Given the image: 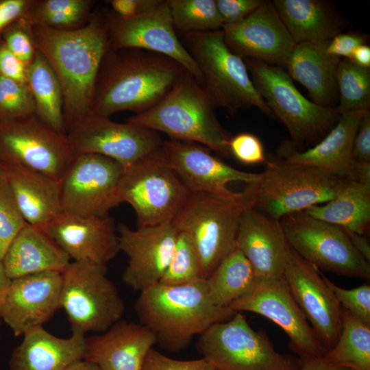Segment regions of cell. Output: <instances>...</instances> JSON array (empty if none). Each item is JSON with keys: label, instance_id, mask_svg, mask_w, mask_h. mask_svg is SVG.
<instances>
[{"label": "cell", "instance_id": "6da1fadb", "mask_svg": "<svg viewBox=\"0 0 370 370\" xmlns=\"http://www.w3.org/2000/svg\"><path fill=\"white\" fill-rule=\"evenodd\" d=\"M106 10L92 12L79 29L33 27L36 49L47 60L62 88L66 132L91 112L96 78L109 49Z\"/></svg>", "mask_w": 370, "mask_h": 370}, {"label": "cell", "instance_id": "7a4b0ae2", "mask_svg": "<svg viewBox=\"0 0 370 370\" xmlns=\"http://www.w3.org/2000/svg\"><path fill=\"white\" fill-rule=\"evenodd\" d=\"M187 71L163 54L140 49H108L95 81L92 114H138L156 106Z\"/></svg>", "mask_w": 370, "mask_h": 370}, {"label": "cell", "instance_id": "3957f363", "mask_svg": "<svg viewBox=\"0 0 370 370\" xmlns=\"http://www.w3.org/2000/svg\"><path fill=\"white\" fill-rule=\"evenodd\" d=\"M134 308L138 323L171 352L182 351L195 336L236 313L212 301L204 280L179 285L157 283L140 292Z\"/></svg>", "mask_w": 370, "mask_h": 370}, {"label": "cell", "instance_id": "277c9868", "mask_svg": "<svg viewBox=\"0 0 370 370\" xmlns=\"http://www.w3.org/2000/svg\"><path fill=\"white\" fill-rule=\"evenodd\" d=\"M214 109L200 84L186 71L160 102L126 122L164 132L171 138L199 143L230 157L232 136L219 122Z\"/></svg>", "mask_w": 370, "mask_h": 370}, {"label": "cell", "instance_id": "5b68a950", "mask_svg": "<svg viewBox=\"0 0 370 370\" xmlns=\"http://www.w3.org/2000/svg\"><path fill=\"white\" fill-rule=\"evenodd\" d=\"M265 164L260 177L247 184L243 192L248 206L279 221L330 201L350 180L280 158Z\"/></svg>", "mask_w": 370, "mask_h": 370}, {"label": "cell", "instance_id": "8992f818", "mask_svg": "<svg viewBox=\"0 0 370 370\" xmlns=\"http://www.w3.org/2000/svg\"><path fill=\"white\" fill-rule=\"evenodd\" d=\"M181 36L202 75L200 86L214 108L234 114L256 107L273 116L255 88L244 60L230 50L221 29Z\"/></svg>", "mask_w": 370, "mask_h": 370}, {"label": "cell", "instance_id": "52a82bcc", "mask_svg": "<svg viewBox=\"0 0 370 370\" xmlns=\"http://www.w3.org/2000/svg\"><path fill=\"white\" fill-rule=\"evenodd\" d=\"M247 206L243 191L229 197L195 192L172 221L191 241L204 279L236 248L239 222Z\"/></svg>", "mask_w": 370, "mask_h": 370}, {"label": "cell", "instance_id": "ba28073f", "mask_svg": "<svg viewBox=\"0 0 370 370\" xmlns=\"http://www.w3.org/2000/svg\"><path fill=\"white\" fill-rule=\"evenodd\" d=\"M250 77L273 116L288 130L291 144L299 151L316 145L336 125V107H323L303 96L284 68L244 59Z\"/></svg>", "mask_w": 370, "mask_h": 370}, {"label": "cell", "instance_id": "9c48e42d", "mask_svg": "<svg viewBox=\"0 0 370 370\" xmlns=\"http://www.w3.org/2000/svg\"><path fill=\"white\" fill-rule=\"evenodd\" d=\"M107 272V266L73 261L62 273L60 308L72 332L101 333L121 319L125 305Z\"/></svg>", "mask_w": 370, "mask_h": 370}, {"label": "cell", "instance_id": "30bf717a", "mask_svg": "<svg viewBox=\"0 0 370 370\" xmlns=\"http://www.w3.org/2000/svg\"><path fill=\"white\" fill-rule=\"evenodd\" d=\"M197 352L216 370H297L299 359L278 352L263 332L254 330L242 312L199 334Z\"/></svg>", "mask_w": 370, "mask_h": 370}, {"label": "cell", "instance_id": "8fae6325", "mask_svg": "<svg viewBox=\"0 0 370 370\" xmlns=\"http://www.w3.org/2000/svg\"><path fill=\"white\" fill-rule=\"evenodd\" d=\"M160 151L125 169L121 181V201L134 208L137 227L172 222L191 193Z\"/></svg>", "mask_w": 370, "mask_h": 370}, {"label": "cell", "instance_id": "7c38bea8", "mask_svg": "<svg viewBox=\"0 0 370 370\" xmlns=\"http://www.w3.org/2000/svg\"><path fill=\"white\" fill-rule=\"evenodd\" d=\"M289 246L319 271L369 280L370 264L341 227L295 212L280 219Z\"/></svg>", "mask_w": 370, "mask_h": 370}, {"label": "cell", "instance_id": "4fadbf2b", "mask_svg": "<svg viewBox=\"0 0 370 370\" xmlns=\"http://www.w3.org/2000/svg\"><path fill=\"white\" fill-rule=\"evenodd\" d=\"M66 134H60L36 114L0 121V162L45 173L60 181L73 160Z\"/></svg>", "mask_w": 370, "mask_h": 370}, {"label": "cell", "instance_id": "5bb4252c", "mask_svg": "<svg viewBox=\"0 0 370 370\" xmlns=\"http://www.w3.org/2000/svg\"><path fill=\"white\" fill-rule=\"evenodd\" d=\"M124 167L95 153L76 154L60 180L62 212L103 217L122 201L119 188Z\"/></svg>", "mask_w": 370, "mask_h": 370}, {"label": "cell", "instance_id": "9a60e30c", "mask_svg": "<svg viewBox=\"0 0 370 370\" xmlns=\"http://www.w3.org/2000/svg\"><path fill=\"white\" fill-rule=\"evenodd\" d=\"M76 154L95 153L112 158L126 169L158 154L163 140L158 132L90 113L66 132Z\"/></svg>", "mask_w": 370, "mask_h": 370}, {"label": "cell", "instance_id": "2e32d148", "mask_svg": "<svg viewBox=\"0 0 370 370\" xmlns=\"http://www.w3.org/2000/svg\"><path fill=\"white\" fill-rule=\"evenodd\" d=\"M106 18L110 49L134 48L163 54L180 63L201 84L202 75L176 34L166 0L127 19L106 10Z\"/></svg>", "mask_w": 370, "mask_h": 370}, {"label": "cell", "instance_id": "e0dca14e", "mask_svg": "<svg viewBox=\"0 0 370 370\" xmlns=\"http://www.w3.org/2000/svg\"><path fill=\"white\" fill-rule=\"evenodd\" d=\"M237 312L263 316L288 335L290 345L299 359L323 357L327 352L292 295L283 277L256 281L254 287L229 307Z\"/></svg>", "mask_w": 370, "mask_h": 370}, {"label": "cell", "instance_id": "ac0fdd59", "mask_svg": "<svg viewBox=\"0 0 370 370\" xmlns=\"http://www.w3.org/2000/svg\"><path fill=\"white\" fill-rule=\"evenodd\" d=\"M283 277L319 339L330 350L341 334L343 308L323 274L290 247Z\"/></svg>", "mask_w": 370, "mask_h": 370}, {"label": "cell", "instance_id": "d6986e66", "mask_svg": "<svg viewBox=\"0 0 370 370\" xmlns=\"http://www.w3.org/2000/svg\"><path fill=\"white\" fill-rule=\"evenodd\" d=\"M225 43L235 54L266 64L286 66L296 43L280 19L273 2L261 4L243 20L225 24Z\"/></svg>", "mask_w": 370, "mask_h": 370}, {"label": "cell", "instance_id": "ffe728a7", "mask_svg": "<svg viewBox=\"0 0 370 370\" xmlns=\"http://www.w3.org/2000/svg\"><path fill=\"white\" fill-rule=\"evenodd\" d=\"M160 153L191 193L204 192L232 197L237 192L229 190L228 183L249 184L260 176V173L245 172L230 166L214 156L209 148L191 141L174 138L164 140Z\"/></svg>", "mask_w": 370, "mask_h": 370}, {"label": "cell", "instance_id": "44dd1931", "mask_svg": "<svg viewBox=\"0 0 370 370\" xmlns=\"http://www.w3.org/2000/svg\"><path fill=\"white\" fill-rule=\"evenodd\" d=\"M117 232L120 249L129 258L122 276L124 284L141 292L159 283L170 263L178 235L172 222L135 230L120 223Z\"/></svg>", "mask_w": 370, "mask_h": 370}, {"label": "cell", "instance_id": "7402d4cb", "mask_svg": "<svg viewBox=\"0 0 370 370\" xmlns=\"http://www.w3.org/2000/svg\"><path fill=\"white\" fill-rule=\"evenodd\" d=\"M62 273L45 271L12 279L2 310V321L15 336L49 321L60 308Z\"/></svg>", "mask_w": 370, "mask_h": 370}, {"label": "cell", "instance_id": "603a6c76", "mask_svg": "<svg viewBox=\"0 0 370 370\" xmlns=\"http://www.w3.org/2000/svg\"><path fill=\"white\" fill-rule=\"evenodd\" d=\"M73 261L107 266L121 251L113 217L80 216L62 212L45 228Z\"/></svg>", "mask_w": 370, "mask_h": 370}, {"label": "cell", "instance_id": "cb8c5ba5", "mask_svg": "<svg viewBox=\"0 0 370 370\" xmlns=\"http://www.w3.org/2000/svg\"><path fill=\"white\" fill-rule=\"evenodd\" d=\"M236 247L249 262L257 281L283 275L290 246L280 221L247 206L240 219Z\"/></svg>", "mask_w": 370, "mask_h": 370}, {"label": "cell", "instance_id": "d4e9b609", "mask_svg": "<svg viewBox=\"0 0 370 370\" xmlns=\"http://www.w3.org/2000/svg\"><path fill=\"white\" fill-rule=\"evenodd\" d=\"M369 108L345 112L334 127L316 145L299 151L290 140L278 149V157L286 162L314 166L337 177L355 180L352 170V147L359 123Z\"/></svg>", "mask_w": 370, "mask_h": 370}, {"label": "cell", "instance_id": "484cf974", "mask_svg": "<svg viewBox=\"0 0 370 370\" xmlns=\"http://www.w3.org/2000/svg\"><path fill=\"white\" fill-rule=\"evenodd\" d=\"M155 344L156 337L148 328L121 319L101 334L86 338L84 359L101 370H141Z\"/></svg>", "mask_w": 370, "mask_h": 370}, {"label": "cell", "instance_id": "4316f807", "mask_svg": "<svg viewBox=\"0 0 370 370\" xmlns=\"http://www.w3.org/2000/svg\"><path fill=\"white\" fill-rule=\"evenodd\" d=\"M86 347L84 334L72 332L64 338L38 327L26 332L13 349L9 370H66L84 359Z\"/></svg>", "mask_w": 370, "mask_h": 370}, {"label": "cell", "instance_id": "83f0119b", "mask_svg": "<svg viewBox=\"0 0 370 370\" xmlns=\"http://www.w3.org/2000/svg\"><path fill=\"white\" fill-rule=\"evenodd\" d=\"M2 164L25 221L45 230L62 212L60 181L31 169Z\"/></svg>", "mask_w": 370, "mask_h": 370}, {"label": "cell", "instance_id": "f1b7e54d", "mask_svg": "<svg viewBox=\"0 0 370 370\" xmlns=\"http://www.w3.org/2000/svg\"><path fill=\"white\" fill-rule=\"evenodd\" d=\"M328 42L297 43L285 67L291 78L308 90L314 103L331 108L338 97L336 72L341 59L326 51Z\"/></svg>", "mask_w": 370, "mask_h": 370}, {"label": "cell", "instance_id": "f546056e", "mask_svg": "<svg viewBox=\"0 0 370 370\" xmlns=\"http://www.w3.org/2000/svg\"><path fill=\"white\" fill-rule=\"evenodd\" d=\"M71 258L40 228L26 223L14 238L0 260L11 280L40 272L62 273Z\"/></svg>", "mask_w": 370, "mask_h": 370}, {"label": "cell", "instance_id": "4dcf8cb0", "mask_svg": "<svg viewBox=\"0 0 370 370\" xmlns=\"http://www.w3.org/2000/svg\"><path fill=\"white\" fill-rule=\"evenodd\" d=\"M273 4L295 43L331 40L341 32L339 20L320 0H274Z\"/></svg>", "mask_w": 370, "mask_h": 370}, {"label": "cell", "instance_id": "1f68e13d", "mask_svg": "<svg viewBox=\"0 0 370 370\" xmlns=\"http://www.w3.org/2000/svg\"><path fill=\"white\" fill-rule=\"evenodd\" d=\"M304 212L344 230L367 236L370 227V187L350 180L334 198Z\"/></svg>", "mask_w": 370, "mask_h": 370}, {"label": "cell", "instance_id": "d6a6232c", "mask_svg": "<svg viewBox=\"0 0 370 370\" xmlns=\"http://www.w3.org/2000/svg\"><path fill=\"white\" fill-rule=\"evenodd\" d=\"M26 81L34 101L36 115L55 131L66 134L60 82L47 60L38 49L27 66Z\"/></svg>", "mask_w": 370, "mask_h": 370}, {"label": "cell", "instance_id": "836d02e7", "mask_svg": "<svg viewBox=\"0 0 370 370\" xmlns=\"http://www.w3.org/2000/svg\"><path fill=\"white\" fill-rule=\"evenodd\" d=\"M256 281L251 265L237 247L204 279L212 301L228 308L247 293Z\"/></svg>", "mask_w": 370, "mask_h": 370}, {"label": "cell", "instance_id": "e575fe53", "mask_svg": "<svg viewBox=\"0 0 370 370\" xmlns=\"http://www.w3.org/2000/svg\"><path fill=\"white\" fill-rule=\"evenodd\" d=\"M95 4L93 0H30L23 17L33 27L73 30L88 23Z\"/></svg>", "mask_w": 370, "mask_h": 370}, {"label": "cell", "instance_id": "d590c367", "mask_svg": "<svg viewBox=\"0 0 370 370\" xmlns=\"http://www.w3.org/2000/svg\"><path fill=\"white\" fill-rule=\"evenodd\" d=\"M323 358L354 370H370V325L343 308L342 328L338 341Z\"/></svg>", "mask_w": 370, "mask_h": 370}, {"label": "cell", "instance_id": "8d00e7d4", "mask_svg": "<svg viewBox=\"0 0 370 370\" xmlns=\"http://www.w3.org/2000/svg\"><path fill=\"white\" fill-rule=\"evenodd\" d=\"M174 28L181 34L221 30L216 0H166Z\"/></svg>", "mask_w": 370, "mask_h": 370}, {"label": "cell", "instance_id": "74e56055", "mask_svg": "<svg viewBox=\"0 0 370 370\" xmlns=\"http://www.w3.org/2000/svg\"><path fill=\"white\" fill-rule=\"evenodd\" d=\"M340 115L350 111L369 108L370 70L349 59L341 60L336 72Z\"/></svg>", "mask_w": 370, "mask_h": 370}, {"label": "cell", "instance_id": "f35d334b", "mask_svg": "<svg viewBox=\"0 0 370 370\" xmlns=\"http://www.w3.org/2000/svg\"><path fill=\"white\" fill-rule=\"evenodd\" d=\"M204 280L195 249L185 234L178 232L170 263L159 283L179 285Z\"/></svg>", "mask_w": 370, "mask_h": 370}, {"label": "cell", "instance_id": "ab89813d", "mask_svg": "<svg viewBox=\"0 0 370 370\" xmlns=\"http://www.w3.org/2000/svg\"><path fill=\"white\" fill-rule=\"evenodd\" d=\"M27 223L17 206L5 169L0 164V260L10 244Z\"/></svg>", "mask_w": 370, "mask_h": 370}, {"label": "cell", "instance_id": "60d3db41", "mask_svg": "<svg viewBox=\"0 0 370 370\" xmlns=\"http://www.w3.org/2000/svg\"><path fill=\"white\" fill-rule=\"evenodd\" d=\"M35 112L27 84L0 76V121L26 117Z\"/></svg>", "mask_w": 370, "mask_h": 370}, {"label": "cell", "instance_id": "b9f144b4", "mask_svg": "<svg viewBox=\"0 0 370 370\" xmlns=\"http://www.w3.org/2000/svg\"><path fill=\"white\" fill-rule=\"evenodd\" d=\"M1 40L27 66L36 51L33 26L23 17L10 24L3 32Z\"/></svg>", "mask_w": 370, "mask_h": 370}, {"label": "cell", "instance_id": "7bdbcfd3", "mask_svg": "<svg viewBox=\"0 0 370 370\" xmlns=\"http://www.w3.org/2000/svg\"><path fill=\"white\" fill-rule=\"evenodd\" d=\"M323 278L342 308L370 325V285L364 284L354 288L345 289L333 283L324 275Z\"/></svg>", "mask_w": 370, "mask_h": 370}, {"label": "cell", "instance_id": "ee69618b", "mask_svg": "<svg viewBox=\"0 0 370 370\" xmlns=\"http://www.w3.org/2000/svg\"><path fill=\"white\" fill-rule=\"evenodd\" d=\"M229 149L231 156L245 164H266L268 160L261 140L251 133L243 132L232 136Z\"/></svg>", "mask_w": 370, "mask_h": 370}, {"label": "cell", "instance_id": "f6af8a7d", "mask_svg": "<svg viewBox=\"0 0 370 370\" xmlns=\"http://www.w3.org/2000/svg\"><path fill=\"white\" fill-rule=\"evenodd\" d=\"M141 370H216L206 359L182 360L169 358L154 348L148 352Z\"/></svg>", "mask_w": 370, "mask_h": 370}, {"label": "cell", "instance_id": "bcb514c9", "mask_svg": "<svg viewBox=\"0 0 370 370\" xmlns=\"http://www.w3.org/2000/svg\"><path fill=\"white\" fill-rule=\"evenodd\" d=\"M262 2V0H216L223 25L236 23L243 20Z\"/></svg>", "mask_w": 370, "mask_h": 370}, {"label": "cell", "instance_id": "7dc6e473", "mask_svg": "<svg viewBox=\"0 0 370 370\" xmlns=\"http://www.w3.org/2000/svg\"><path fill=\"white\" fill-rule=\"evenodd\" d=\"M27 65L0 42V76L27 84Z\"/></svg>", "mask_w": 370, "mask_h": 370}, {"label": "cell", "instance_id": "c3c4849f", "mask_svg": "<svg viewBox=\"0 0 370 370\" xmlns=\"http://www.w3.org/2000/svg\"><path fill=\"white\" fill-rule=\"evenodd\" d=\"M353 161L370 162V112L362 116L352 147Z\"/></svg>", "mask_w": 370, "mask_h": 370}, {"label": "cell", "instance_id": "681fc988", "mask_svg": "<svg viewBox=\"0 0 370 370\" xmlns=\"http://www.w3.org/2000/svg\"><path fill=\"white\" fill-rule=\"evenodd\" d=\"M365 43L364 38L356 34H338L329 40L326 51L338 58L350 59L355 49Z\"/></svg>", "mask_w": 370, "mask_h": 370}, {"label": "cell", "instance_id": "f907efd6", "mask_svg": "<svg viewBox=\"0 0 370 370\" xmlns=\"http://www.w3.org/2000/svg\"><path fill=\"white\" fill-rule=\"evenodd\" d=\"M160 0H111V10L118 16L127 19L156 6Z\"/></svg>", "mask_w": 370, "mask_h": 370}, {"label": "cell", "instance_id": "816d5d0a", "mask_svg": "<svg viewBox=\"0 0 370 370\" xmlns=\"http://www.w3.org/2000/svg\"><path fill=\"white\" fill-rule=\"evenodd\" d=\"M29 2L30 0H0V42L4 29L24 16Z\"/></svg>", "mask_w": 370, "mask_h": 370}, {"label": "cell", "instance_id": "f5cc1de1", "mask_svg": "<svg viewBox=\"0 0 370 370\" xmlns=\"http://www.w3.org/2000/svg\"><path fill=\"white\" fill-rule=\"evenodd\" d=\"M297 370H354L352 368L336 365L325 360L323 357L299 359Z\"/></svg>", "mask_w": 370, "mask_h": 370}, {"label": "cell", "instance_id": "db71d44e", "mask_svg": "<svg viewBox=\"0 0 370 370\" xmlns=\"http://www.w3.org/2000/svg\"><path fill=\"white\" fill-rule=\"evenodd\" d=\"M344 230V229H343ZM356 250L367 260L370 261V246L366 236L344 230Z\"/></svg>", "mask_w": 370, "mask_h": 370}, {"label": "cell", "instance_id": "11a10c76", "mask_svg": "<svg viewBox=\"0 0 370 370\" xmlns=\"http://www.w3.org/2000/svg\"><path fill=\"white\" fill-rule=\"evenodd\" d=\"M352 170L358 182L370 187V162L353 161Z\"/></svg>", "mask_w": 370, "mask_h": 370}, {"label": "cell", "instance_id": "9f6ffc18", "mask_svg": "<svg viewBox=\"0 0 370 370\" xmlns=\"http://www.w3.org/2000/svg\"><path fill=\"white\" fill-rule=\"evenodd\" d=\"M356 65L369 69L370 67V47L369 45L362 44L354 51L349 59Z\"/></svg>", "mask_w": 370, "mask_h": 370}, {"label": "cell", "instance_id": "6f0895ef", "mask_svg": "<svg viewBox=\"0 0 370 370\" xmlns=\"http://www.w3.org/2000/svg\"><path fill=\"white\" fill-rule=\"evenodd\" d=\"M12 280L8 277L0 262V325L2 322V310Z\"/></svg>", "mask_w": 370, "mask_h": 370}, {"label": "cell", "instance_id": "680465c9", "mask_svg": "<svg viewBox=\"0 0 370 370\" xmlns=\"http://www.w3.org/2000/svg\"><path fill=\"white\" fill-rule=\"evenodd\" d=\"M66 370H101L95 363L82 359L71 365Z\"/></svg>", "mask_w": 370, "mask_h": 370}, {"label": "cell", "instance_id": "91938a15", "mask_svg": "<svg viewBox=\"0 0 370 370\" xmlns=\"http://www.w3.org/2000/svg\"><path fill=\"white\" fill-rule=\"evenodd\" d=\"M0 164H1V162H0Z\"/></svg>", "mask_w": 370, "mask_h": 370}]
</instances>
